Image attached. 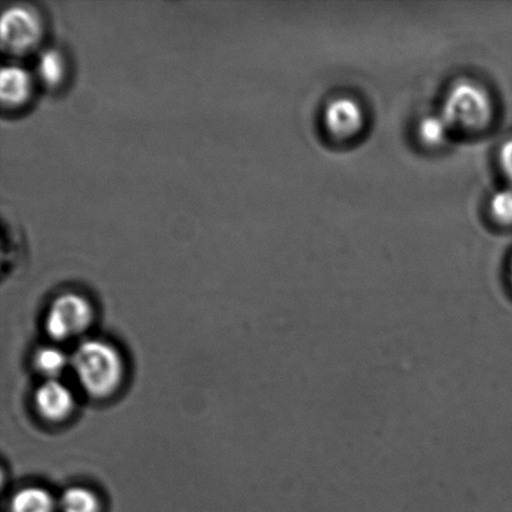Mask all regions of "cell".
I'll list each match as a JSON object with an SVG mask.
<instances>
[{
	"instance_id": "cell-4",
	"label": "cell",
	"mask_w": 512,
	"mask_h": 512,
	"mask_svg": "<svg viewBox=\"0 0 512 512\" xmlns=\"http://www.w3.org/2000/svg\"><path fill=\"white\" fill-rule=\"evenodd\" d=\"M2 44L12 53L32 48L42 35V22L37 10L27 5H14L2 14Z\"/></svg>"
},
{
	"instance_id": "cell-1",
	"label": "cell",
	"mask_w": 512,
	"mask_h": 512,
	"mask_svg": "<svg viewBox=\"0 0 512 512\" xmlns=\"http://www.w3.org/2000/svg\"><path fill=\"white\" fill-rule=\"evenodd\" d=\"M70 368L85 393L97 399L113 395L122 385L125 374L119 350L100 339L82 341L70 355Z\"/></svg>"
},
{
	"instance_id": "cell-3",
	"label": "cell",
	"mask_w": 512,
	"mask_h": 512,
	"mask_svg": "<svg viewBox=\"0 0 512 512\" xmlns=\"http://www.w3.org/2000/svg\"><path fill=\"white\" fill-rule=\"evenodd\" d=\"M94 310L85 296L77 293L59 295L50 305L45 330L57 341L73 339L82 335L92 325Z\"/></svg>"
},
{
	"instance_id": "cell-13",
	"label": "cell",
	"mask_w": 512,
	"mask_h": 512,
	"mask_svg": "<svg viewBox=\"0 0 512 512\" xmlns=\"http://www.w3.org/2000/svg\"><path fill=\"white\" fill-rule=\"evenodd\" d=\"M491 212L500 222H512V188L499 190L490 200Z\"/></svg>"
},
{
	"instance_id": "cell-7",
	"label": "cell",
	"mask_w": 512,
	"mask_h": 512,
	"mask_svg": "<svg viewBox=\"0 0 512 512\" xmlns=\"http://www.w3.org/2000/svg\"><path fill=\"white\" fill-rule=\"evenodd\" d=\"M58 501L47 489L30 486L17 491L10 501V512H55Z\"/></svg>"
},
{
	"instance_id": "cell-15",
	"label": "cell",
	"mask_w": 512,
	"mask_h": 512,
	"mask_svg": "<svg viewBox=\"0 0 512 512\" xmlns=\"http://www.w3.org/2000/svg\"><path fill=\"white\" fill-rule=\"evenodd\" d=\"M511 280H512V264H511Z\"/></svg>"
},
{
	"instance_id": "cell-6",
	"label": "cell",
	"mask_w": 512,
	"mask_h": 512,
	"mask_svg": "<svg viewBox=\"0 0 512 512\" xmlns=\"http://www.w3.org/2000/svg\"><path fill=\"white\" fill-rule=\"evenodd\" d=\"M324 118L331 132L346 137L360 129L363 124V110L354 99L341 97L328 104Z\"/></svg>"
},
{
	"instance_id": "cell-9",
	"label": "cell",
	"mask_w": 512,
	"mask_h": 512,
	"mask_svg": "<svg viewBox=\"0 0 512 512\" xmlns=\"http://www.w3.org/2000/svg\"><path fill=\"white\" fill-rule=\"evenodd\" d=\"M34 365L45 376V380L59 379L70 366V356L57 346H43L35 353Z\"/></svg>"
},
{
	"instance_id": "cell-8",
	"label": "cell",
	"mask_w": 512,
	"mask_h": 512,
	"mask_svg": "<svg viewBox=\"0 0 512 512\" xmlns=\"http://www.w3.org/2000/svg\"><path fill=\"white\" fill-rule=\"evenodd\" d=\"M29 74L18 65L9 64L0 73V93L4 104H18L28 97Z\"/></svg>"
},
{
	"instance_id": "cell-2",
	"label": "cell",
	"mask_w": 512,
	"mask_h": 512,
	"mask_svg": "<svg viewBox=\"0 0 512 512\" xmlns=\"http://www.w3.org/2000/svg\"><path fill=\"white\" fill-rule=\"evenodd\" d=\"M451 127L478 128L488 122L491 100L488 92L470 80L455 83L446 94L443 112Z\"/></svg>"
},
{
	"instance_id": "cell-11",
	"label": "cell",
	"mask_w": 512,
	"mask_h": 512,
	"mask_svg": "<svg viewBox=\"0 0 512 512\" xmlns=\"http://www.w3.org/2000/svg\"><path fill=\"white\" fill-rule=\"evenodd\" d=\"M37 70L44 83L48 85L58 83L65 73V60L62 53L57 49L44 50L39 55Z\"/></svg>"
},
{
	"instance_id": "cell-14",
	"label": "cell",
	"mask_w": 512,
	"mask_h": 512,
	"mask_svg": "<svg viewBox=\"0 0 512 512\" xmlns=\"http://www.w3.org/2000/svg\"><path fill=\"white\" fill-rule=\"evenodd\" d=\"M500 163L504 172L512 180V139L508 140L500 150Z\"/></svg>"
},
{
	"instance_id": "cell-10",
	"label": "cell",
	"mask_w": 512,
	"mask_h": 512,
	"mask_svg": "<svg viewBox=\"0 0 512 512\" xmlns=\"http://www.w3.org/2000/svg\"><path fill=\"white\" fill-rule=\"evenodd\" d=\"M58 509L60 512H100V501L94 491L73 486L60 496Z\"/></svg>"
},
{
	"instance_id": "cell-5",
	"label": "cell",
	"mask_w": 512,
	"mask_h": 512,
	"mask_svg": "<svg viewBox=\"0 0 512 512\" xmlns=\"http://www.w3.org/2000/svg\"><path fill=\"white\" fill-rule=\"evenodd\" d=\"M35 408L44 419L63 421L75 408L73 391L59 379L45 380L34 395Z\"/></svg>"
},
{
	"instance_id": "cell-12",
	"label": "cell",
	"mask_w": 512,
	"mask_h": 512,
	"mask_svg": "<svg viewBox=\"0 0 512 512\" xmlns=\"http://www.w3.org/2000/svg\"><path fill=\"white\" fill-rule=\"evenodd\" d=\"M451 124L443 114L428 115L423 118L419 125L420 138L423 142L430 145H439L448 138Z\"/></svg>"
}]
</instances>
